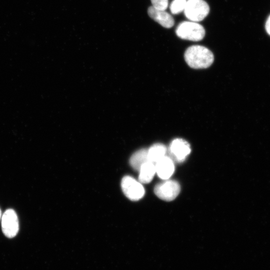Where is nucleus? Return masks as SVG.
<instances>
[{
	"label": "nucleus",
	"mask_w": 270,
	"mask_h": 270,
	"mask_svg": "<svg viewBox=\"0 0 270 270\" xmlns=\"http://www.w3.org/2000/svg\"><path fill=\"white\" fill-rule=\"evenodd\" d=\"M184 12L188 19L198 22L208 16L210 7L204 0H187Z\"/></svg>",
	"instance_id": "7ed1b4c3"
},
{
	"label": "nucleus",
	"mask_w": 270,
	"mask_h": 270,
	"mask_svg": "<svg viewBox=\"0 0 270 270\" xmlns=\"http://www.w3.org/2000/svg\"><path fill=\"white\" fill-rule=\"evenodd\" d=\"M176 32L182 39L192 41H200L205 36V30L202 26L197 22L184 21L177 26Z\"/></svg>",
	"instance_id": "f03ea898"
},
{
	"label": "nucleus",
	"mask_w": 270,
	"mask_h": 270,
	"mask_svg": "<svg viewBox=\"0 0 270 270\" xmlns=\"http://www.w3.org/2000/svg\"><path fill=\"white\" fill-rule=\"evenodd\" d=\"M1 218H2V211H1V210L0 208V220Z\"/></svg>",
	"instance_id": "dca6fc26"
},
{
	"label": "nucleus",
	"mask_w": 270,
	"mask_h": 270,
	"mask_svg": "<svg viewBox=\"0 0 270 270\" xmlns=\"http://www.w3.org/2000/svg\"><path fill=\"white\" fill-rule=\"evenodd\" d=\"M121 187L125 196L132 200L141 199L145 193L142 183L129 176H125L122 178Z\"/></svg>",
	"instance_id": "20e7f679"
},
{
	"label": "nucleus",
	"mask_w": 270,
	"mask_h": 270,
	"mask_svg": "<svg viewBox=\"0 0 270 270\" xmlns=\"http://www.w3.org/2000/svg\"><path fill=\"white\" fill-rule=\"evenodd\" d=\"M155 166L158 176L162 180L168 179L174 170L172 160L167 156H164L156 162Z\"/></svg>",
	"instance_id": "1a4fd4ad"
},
{
	"label": "nucleus",
	"mask_w": 270,
	"mask_h": 270,
	"mask_svg": "<svg viewBox=\"0 0 270 270\" xmlns=\"http://www.w3.org/2000/svg\"><path fill=\"white\" fill-rule=\"evenodd\" d=\"M148 13L152 18L164 28H170L174 25V18L165 10H157L151 6L148 8Z\"/></svg>",
	"instance_id": "6e6552de"
},
{
	"label": "nucleus",
	"mask_w": 270,
	"mask_h": 270,
	"mask_svg": "<svg viewBox=\"0 0 270 270\" xmlns=\"http://www.w3.org/2000/svg\"><path fill=\"white\" fill-rule=\"evenodd\" d=\"M152 4V6L154 8L165 10L168 6V0H150Z\"/></svg>",
	"instance_id": "4468645a"
},
{
	"label": "nucleus",
	"mask_w": 270,
	"mask_h": 270,
	"mask_svg": "<svg viewBox=\"0 0 270 270\" xmlns=\"http://www.w3.org/2000/svg\"><path fill=\"white\" fill-rule=\"evenodd\" d=\"M266 28L268 33L270 34V16L268 17L266 22Z\"/></svg>",
	"instance_id": "2eb2a0df"
},
{
	"label": "nucleus",
	"mask_w": 270,
	"mask_h": 270,
	"mask_svg": "<svg viewBox=\"0 0 270 270\" xmlns=\"http://www.w3.org/2000/svg\"><path fill=\"white\" fill-rule=\"evenodd\" d=\"M187 0H173L170 8L174 14H178L184 10Z\"/></svg>",
	"instance_id": "ddd939ff"
},
{
	"label": "nucleus",
	"mask_w": 270,
	"mask_h": 270,
	"mask_svg": "<svg viewBox=\"0 0 270 270\" xmlns=\"http://www.w3.org/2000/svg\"><path fill=\"white\" fill-rule=\"evenodd\" d=\"M166 146L162 144H155L148 150V160L156 163L165 156Z\"/></svg>",
	"instance_id": "f8f14e48"
},
{
	"label": "nucleus",
	"mask_w": 270,
	"mask_h": 270,
	"mask_svg": "<svg viewBox=\"0 0 270 270\" xmlns=\"http://www.w3.org/2000/svg\"><path fill=\"white\" fill-rule=\"evenodd\" d=\"M148 161V150L142 148L131 156L130 164L134 170L139 171L140 167Z\"/></svg>",
	"instance_id": "9b49d317"
},
{
	"label": "nucleus",
	"mask_w": 270,
	"mask_h": 270,
	"mask_svg": "<svg viewBox=\"0 0 270 270\" xmlns=\"http://www.w3.org/2000/svg\"><path fill=\"white\" fill-rule=\"evenodd\" d=\"M180 186L174 180H166L157 184L154 188V192L160 198L166 200H174L179 194Z\"/></svg>",
	"instance_id": "39448f33"
},
{
	"label": "nucleus",
	"mask_w": 270,
	"mask_h": 270,
	"mask_svg": "<svg viewBox=\"0 0 270 270\" xmlns=\"http://www.w3.org/2000/svg\"><path fill=\"white\" fill-rule=\"evenodd\" d=\"M184 58L187 64L196 69L207 68L214 60L212 52L206 47L200 45L188 47L185 51Z\"/></svg>",
	"instance_id": "f257e3e1"
},
{
	"label": "nucleus",
	"mask_w": 270,
	"mask_h": 270,
	"mask_svg": "<svg viewBox=\"0 0 270 270\" xmlns=\"http://www.w3.org/2000/svg\"><path fill=\"white\" fill-rule=\"evenodd\" d=\"M170 154L178 162L184 161L190 154L191 150L190 144L182 138H176L170 146Z\"/></svg>",
	"instance_id": "0eeeda50"
},
{
	"label": "nucleus",
	"mask_w": 270,
	"mask_h": 270,
	"mask_svg": "<svg viewBox=\"0 0 270 270\" xmlns=\"http://www.w3.org/2000/svg\"><path fill=\"white\" fill-rule=\"evenodd\" d=\"M2 229L4 234L8 238L15 236L19 230V223L16 212L11 208L6 210L1 218Z\"/></svg>",
	"instance_id": "423d86ee"
},
{
	"label": "nucleus",
	"mask_w": 270,
	"mask_h": 270,
	"mask_svg": "<svg viewBox=\"0 0 270 270\" xmlns=\"http://www.w3.org/2000/svg\"><path fill=\"white\" fill-rule=\"evenodd\" d=\"M156 172L155 164L148 161L140 167L138 181L142 184H148L152 181Z\"/></svg>",
	"instance_id": "9d476101"
}]
</instances>
